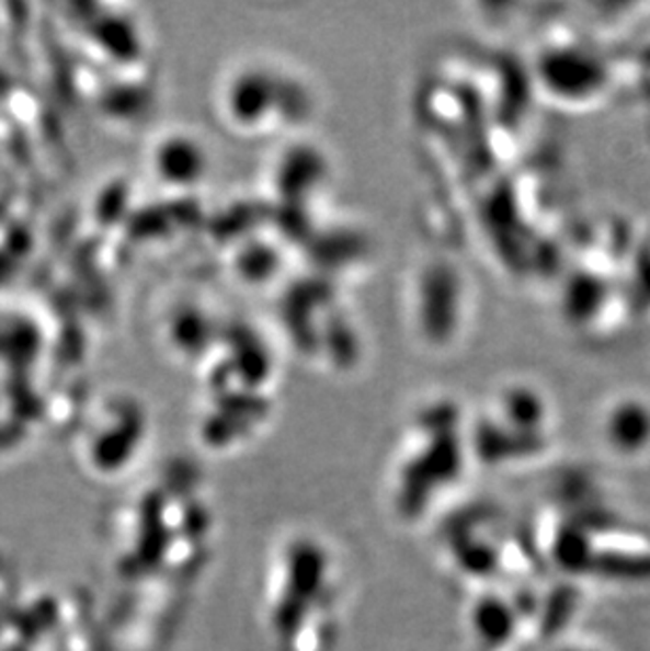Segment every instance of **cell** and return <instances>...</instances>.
Masks as SVG:
<instances>
[{
  "label": "cell",
  "instance_id": "cell-1",
  "mask_svg": "<svg viewBox=\"0 0 650 651\" xmlns=\"http://www.w3.org/2000/svg\"><path fill=\"white\" fill-rule=\"evenodd\" d=\"M570 651H585V650H570Z\"/></svg>",
  "mask_w": 650,
  "mask_h": 651
}]
</instances>
